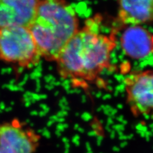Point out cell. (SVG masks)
<instances>
[{
  "label": "cell",
  "instance_id": "6da1fadb",
  "mask_svg": "<svg viewBox=\"0 0 153 153\" xmlns=\"http://www.w3.org/2000/svg\"><path fill=\"white\" fill-rule=\"evenodd\" d=\"M98 21H86L56 61L61 77L77 86L94 82L111 65L116 37L114 31L107 34L100 31Z\"/></svg>",
  "mask_w": 153,
  "mask_h": 153
},
{
  "label": "cell",
  "instance_id": "7a4b0ae2",
  "mask_svg": "<svg viewBox=\"0 0 153 153\" xmlns=\"http://www.w3.org/2000/svg\"><path fill=\"white\" fill-rule=\"evenodd\" d=\"M29 29L42 58L56 62L79 30V19L66 0H40Z\"/></svg>",
  "mask_w": 153,
  "mask_h": 153
},
{
  "label": "cell",
  "instance_id": "3957f363",
  "mask_svg": "<svg viewBox=\"0 0 153 153\" xmlns=\"http://www.w3.org/2000/svg\"><path fill=\"white\" fill-rule=\"evenodd\" d=\"M41 58L29 27H0V60L29 68L38 65Z\"/></svg>",
  "mask_w": 153,
  "mask_h": 153
},
{
  "label": "cell",
  "instance_id": "277c9868",
  "mask_svg": "<svg viewBox=\"0 0 153 153\" xmlns=\"http://www.w3.org/2000/svg\"><path fill=\"white\" fill-rule=\"evenodd\" d=\"M124 88L133 115H153V70L133 71L124 80Z\"/></svg>",
  "mask_w": 153,
  "mask_h": 153
},
{
  "label": "cell",
  "instance_id": "5b68a950",
  "mask_svg": "<svg viewBox=\"0 0 153 153\" xmlns=\"http://www.w3.org/2000/svg\"><path fill=\"white\" fill-rule=\"evenodd\" d=\"M40 135L17 119L0 124L1 153H35Z\"/></svg>",
  "mask_w": 153,
  "mask_h": 153
},
{
  "label": "cell",
  "instance_id": "8992f818",
  "mask_svg": "<svg viewBox=\"0 0 153 153\" xmlns=\"http://www.w3.org/2000/svg\"><path fill=\"white\" fill-rule=\"evenodd\" d=\"M40 0H0V27H29Z\"/></svg>",
  "mask_w": 153,
  "mask_h": 153
},
{
  "label": "cell",
  "instance_id": "52a82bcc",
  "mask_svg": "<svg viewBox=\"0 0 153 153\" xmlns=\"http://www.w3.org/2000/svg\"><path fill=\"white\" fill-rule=\"evenodd\" d=\"M122 49L127 56L139 59L149 56L153 51L152 35L140 26H130L120 38Z\"/></svg>",
  "mask_w": 153,
  "mask_h": 153
},
{
  "label": "cell",
  "instance_id": "ba28073f",
  "mask_svg": "<svg viewBox=\"0 0 153 153\" xmlns=\"http://www.w3.org/2000/svg\"><path fill=\"white\" fill-rule=\"evenodd\" d=\"M117 19L123 25L140 26L153 22V0H117Z\"/></svg>",
  "mask_w": 153,
  "mask_h": 153
},
{
  "label": "cell",
  "instance_id": "9c48e42d",
  "mask_svg": "<svg viewBox=\"0 0 153 153\" xmlns=\"http://www.w3.org/2000/svg\"><path fill=\"white\" fill-rule=\"evenodd\" d=\"M152 44H153V35H152ZM152 52H153V51H152Z\"/></svg>",
  "mask_w": 153,
  "mask_h": 153
},
{
  "label": "cell",
  "instance_id": "30bf717a",
  "mask_svg": "<svg viewBox=\"0 0 153 153\" xmlns=\"http://www.w3.org/2000/svg\"><path fill=\"white\" fill-rule=\"evenodd\" d=\"M0 153H1V152H0Z\"/></svg>",
  "mask_w": 153,
  "mask_h": 153
}]
</instances>
